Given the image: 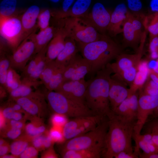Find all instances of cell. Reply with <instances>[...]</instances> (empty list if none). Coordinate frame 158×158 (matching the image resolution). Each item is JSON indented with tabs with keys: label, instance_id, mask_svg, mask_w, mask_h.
Here are the masks:
<instances>
[{
	"label": "cell",
	"instance_id": "cell-26",
	"mask_svg": "<svg viewBox=\"0 0 158 158\" xmlns=\"http://www.w3.org/2000/svg\"><path fill=\"white\" fill-rule=\"evenodd\" d=\"M103 149L101 148L67 150L62 151L64 158H100L102 157Z\"/></svg>",
	"mask_w": 158,
	"mask_h": 158
},
{
	"label": "cell",
	"instance_id": "cell-3",
	"mask_svg": "<svg viewBox=\"0 0 158 158\" xmlns=\"http://www.w3.org/2000/svg\"><path fill=\"white\" fill-rule=\"evenodd\" d=\"M82 56L90 63L89 74L93 76L105 68L122 53L121 46L106 35L99 39L86 44H77Z\"/></svg>",
	"mask_w": 158,
	"mask_h": 158
},
{
	"label": "cell",
	"instance_id": "cell-27",
	"mask_svg": "<svg viewBox=\"0 0 158 158\" xmlns=\"http://www.w3.org/2000/svg\"><path fill=\"white\" fill-rule=\"evenodd\" d=\"M91 1L92 0H77L61 19L70 17H83L89 12Z\"/></svg>",
	"mask_w": 158,
	"mask_h": 158
},
{
	"label": "cell",
	"instance_id": "cell-48",
	"mask_svg": "<svg viewBox=\"0 0 158 158\" xmlns=\"http://www.w3.org/2000/svg\"><path fill=\"white\" fill-rule=\"evenodd\" d=\"M7 121V126L13 128L23 129L25 126L23 121L9 120Z\"/></svg>",
	"mask_w": 158,
	"mask_h": 158
},
{
	"label": "cell",
	"instance_id": "cell-46",
	"mask_svg": "<svg viewBox=\"0 0 158 158\" xmlns=\"http://www.w3.org/2000/svg\"><path fill=\"white\" fill-rule=\"evenodd\" d=\"M44 134H41L33 138L31 140L32 144L38 150H44L43 141Z\"/></svg>",
	"mask_w": 158,
	"mask_h": 158
},
{
	"label": "cell",
	"instance_id": "cell-36",
	"mask_svg": "<svg viewBox=\"0 0 158 158\" xmlns=\"http://www.w3.org/2000/svg\"><path fill=\"white\" fill-rule=\"evenodd\" d=\"M51 16V11L45 8L40 10L37 18V25L40 30L45 29L49 26Z\"/></svg>",
	"mask_w": 158,
	"mask_h": 158
},
{
	"label": "cell",
	"instance_id": "cell-30",
	"mask_svg": "<svg viewBox=\"0 0 158 158\" xmlns=\"http://www.w3.org/2000/svg\"><path fill=\"white\" fill-rule=\"evenodd\" d=\"M17 0H2L0 4V18L15 16Z\"/></svg>",
	"mask_w": 158,
	"mask_h": 158
},
{
	"label": "cell",
	"instance_id": "cell-54",
	"mask_svg": "<svg viewBox=\"0 0 158 158\" xmlns=\"http://www.w3.org/2000/svg\"><path fill=\"white\" fill-rule=\"evenodd\" d=\"M149 130L147 133H158V121H156L149 126Z\"/></svg>",
	"mask_w": 158,
	"mask_h": 158
},
{
	"label": "cell",
	"instance_id": "cell-16",
	"mask_svg": "<svg viewBox=\"0 0 158 158\" xmlns=\"http://www.w3.org/2000/svg\"><path fill=\"white\" fill-rule=\"evenodd\" d=\"M124 83L111 77L110 81L109 99L110 107L114 111L129 95V88Z\"/></svg>",
	"mask_w": 158,
	"mask_h": 158
},
{
	"label": "cell",
	"instance_id": "cell-57",
	"mask_svg": "<svg viewBox=\"0 0 158 158\" xmlns=\"http://www.w3.org/2000/svg\"><path fill=\"white\" fill-rule=\"evenodd\" d=\"M6 119L3 116L1 112L0 111V128L1 129L6 126Z\"/></svg>",
	"mask_w": 158,
	"mask_h": 158
},
{
	"label": "cell",
	"instance_id": "cell-55",
	"mask_svg": "<svg viewBox=\"0 0 158 158\" xmlns=\"http://www.w3.org/2000/svg\"><path fill=\"white\" fill-rule=\"evenodd\" d=\"M150 7L152 11L154 13L158 12V0H151Z\"/></svg>",
	"mask_w": 158,
	"mask_h": 158
},
{
	"label": "cell",
	"instance_id": "cell-43",
	"mask_svg": "<svg viewBox=\"0 0 158 158\" xmlns=\"http://www.w3.org/2000/svg\"><path fill=\"white\" fill-rule=\"evenodd\" d=\"M74 0H64L61 8L56 11L55 17L58 19H61L62 16L69 10L73 5Z\"/></svg>",
	"mask_w": 158,
	"mask_h": 158
},
{
	"label": "cell",
	"instance_id": "cell-21",
	"mask_svg": "<svg viewBox=\"0 0 158 158\" xmlns=\"http://www.w3.org/2000/svg\"><path fill=\"white\" fill-rule=\"evenodd\" d=\"M79 51L76 42L72 38L67 37L63 49L55 60L56 65L65 67Z\"/></svg>",
	"mask_w": 158,
	"mask_h": 158
},
{
	"label": "cell",
	"instance_id": "cell-60",
	"mask_svg": "<svg viewBox=\"0 0 158 158\" xmlns=\"http://www.w3.org/2000/svg\"><path fill=\"white\" fill-rule=\"evenodd\" d=\"M152 112H153L154 113V115L158 117V105L154 110Z\"/></svg>",
	"mask_w": 158,
	"mask_h": 158
},
{
	"label": "cell",
	"instance_id": "cell-8",
	"mask_svg": "<svg viewBox=\"0 0 158 158\" xmlns=\"http://www.w3.org/2000/svg\"><path fill=\"white\" fill-rule=\"evenodd\" d=\"M1 37L13 51L24 40L20 18L16 16L0 18Z\"/></svg>",
	"mask_w": 158,
	"mask_h": 158
},
{
	"label": "cell",
	"instance_id": "cell-2",
	"mask_svg": "<svg viewBox=\"0 0 158 158\" xmlns=\"http://www.w3.org/2000/svg\"><path fill=\"white\" fill-rule=\"evenodd\" d=\"M112 73L106 66L88 81L85 104L94 115L107 117L112 112L109 99L110 81Z\"/></svg>",
	"mask_w": 158,
	"mask_h": 158
},
{
	"label": "cell",
	"instance_id": "cell-23",
	"mask_svg": "<svg viewBox=\"0 0 158 158\" xmlns=\"http://www.w3.org/2000/svg\"><path fill=\"white\" fill-rule=\"evenodd\" d=\"M149 68L147 60H141L135 78L129 88V95L135 94L141 89L149 76Z\"/></svg>",
	"mask_w": 158,
	"mask_h": 158
},
{
	"label": "cell",
	"instance_id": "cell-61",
	"mask_svg": "<svg viewBox=\"0 0 158 158\" xmlns=\"http://www.w3.org/2000/svg\"><path fill=\"white\" fill-rule=\"evenodd\" d=\"M6 142L2 139H1L0 140V145H4Z\"/></svg>",
	"mask_w": 158,
	"mask_h": 158
},
{
	"label": "cell",
	"instance_id": "cell-5",
	"mask_svg": "<svg viewBox=\"0 0 158 158\" xmlns=\"http://www.w3.org/2000/svg\"><path fill=\"white\" fill-rule=\"evenodd\" d=\"M44 95L48 105L56 113L72 118L95 115L85 105L75 102L58 92L47 89Z\"/></svg>",
	"mask_w": 158,
	"mask_h": 158
},
{
	"label": "cell",
	"instance_id": "cell-14",
	"mask_svg": "<svg viewBox=\"0 0 158 158\" xmlns=\"http://www.w3.org/2000/svg\"><path fill=\"white\" fill-rule=\"evenodd\" d=\"M45 98L44 94L36 90L28 96L13 100L20 105L28 114L37 116L47 108Z\"/></svg>",
	"mask_w": 158,
	"mask_h": 158
},
{
	"label": "cell",
	"instance_id": "cell-58",
	"mask_svg": "<svg viewBox=\"0 0 158 158\" xmlns=\"http://www.w3.org/2000/svg\"><path fill=\"white\" fill-rule=\"evenodd\" d=\"M7 91V90L2 85H0L1 98H3L6 96Z\"/></svg>",
	"mask_w": 158,
	"mask_h": 158
},
{
	"label": "cell",
	"instance_id": "cell-51",
	"mask_svg": "<svg viewBox=\"0 0 158 158\" xmlns=\"http://www.w3.org/2000/svg\"><path fill=\"white\" fill-rule=\"evenodd\" d=\"M138 156L134 152L133 153H130L125 152H119L114 157L115 158H138Z\"/></svg>",
	"mask_w": 158,
	"mask_h": 158
},
{
	"label": "cell",
	"instance_id": "cell-9",
	"mask_svg": "<svg viewBox=\"0 0 158 158\" xmlns=\"http://www.w3.org/2000/svg\"><path fill=\"white\" fill-rule=\"evenodd\" d=\"M35 50V44L31 33L13 51L10 56L11 67L22 71L30 58L34 55Z\"/></svg>",
	"mask_w": 158,
	"mask_h": 158
},
{
	"label": "cell",
	"instance_id": "cell-50",
	"mask_svg": "<svg viewBox=\"0 0 158 158\" xmlns=\"http://www.w3.org/2000/svg\"><path fill=\"white\" fill-rule=\"evenodd\" d=\"M42 157L45 158H57L58 157V156L52 147L48 149L43 154Z\"/></svg>",
	"mask_w": 158,
	"mask_h": 158
},
{
	"label": "cell",
	"instance_id": "cell-38",
	"mask_svg": "<svg viewBox=\"0 0 158 158\" xmlns=\"http://www.w3.org/2000/svg\"><path fill=\"white\" fill-rule=\"evenodd\" d=\"M127 15L137 34L140 37H142L144 32L142 31L143 24L140 18L142 17V16L135 15L131 13L128 11Z\"/></svg>",
	"mask_w": 158,
	"mask_h": 158
},
{
	"label": "cell",
	"instance_id": "cell-1",
	"mask_svg": "<svg viewBox=\"0 0 158 158\" xmlns=\"http://www.w3.org/2000/svg\"><path fill=\"white\" fill-rule=\"evenodd\" d=\"M107 117L108 127L102 157L114 158L122 152L134 153L132 139L136 121L128 120L113 111Z\"/></svg>",
	"mask_w": 158,
	"mask_h": 158
},
{
	"label": "cell",
	"instance_id": "cell-4",
	"mask_svg": "<svg viewBox=\"0 0 158 158\" xmlns=\"http://www.w3.org/2000/svg\"><path fill=\"white\" fill-rule=\"evenodd\" d=\"M108 127L107 117L94 129L67 140L63 146L62 151L94 148L104 150Z\"/></svg>",
	"mask_w": 158,
	"mask_h": 158
},
{
	"label": "cell",
	"instance_id": "cell-19",
	"mask_svg": "<svg viewBox=\"0 0 158 158\" xmlns=\"http://www.w3.org/2000/svg\"><path fill=\"white\" fill-rule=\"evenodd\" d=\"M126 5L121 3L117 5L112 12L107 31L111 35L115 36L122 32L123 24L127 18L128 11Z\"/></svg>",
	"mask_w": 158,
	"mask_h": 158
},
{
	"label": "cell",
	"instance_id": "cell-32",
	"mask_svg": "<svg viewBox=\"0 0 158 158\" xmlns=\"http://www.w3.org/2000/svg\"><path fill=\"white\" fill-rule=\"evenodd\" d=\"M30 139L25 135L17 138L10 145V152L12 154L17 157L30 145Z\"/></svg>",
	"mask_w": 158,
	"mask_h": 158
},
{
	"label": "cell",
	"instance_id": "cell-34",
	"mask_svg": "<svg viewBox=\"0 0 158 158\" xmlns=\"http://www.w3.org/2000/svg\"><path fill=\"white\" fill-rule=\"evenodd\" d=\"M55 60L47 61L40 79L45 87L49 83L56 68Z\"/></svg>",
	"mask_w": 158,
	"mask_h": 158
},
{
	"label": "cell",
	"instance_id": "cell-45",
	"mask_svg": "<svg viewBox=\"0 0 158 158\" xmlns=\"http://www.w3.org/2000/svg\"><path fill=\"white\" fill-rule=\"evenodd\" d=\"M38 150L33 146L29 145L20 154L21 158H35L37 157Z\"/></svg>",
	"mask_w": 158,
	"mask_h": 158
},
{
	"label": "cell",
	"instance_id": "cell-17",
	"mask_svg": "<svg viewBox=\"0 0 158 158\" xmlns=\"http://www.w3.org/2000/svg\"><path fill=\"white\" fill-rule=\"evenodd\" d=\"M138 93L128 96L114 111L115 114L131 121H136Z\"/></svg>",
	"mask_w": 158,
	"mask_h": 158
},
{
	"label": "cell",
	"instance_id": "cell-52",
	"mask_svg": "<svg viewBox=\"0 0 158 158\" xmlns=\"http://www.w3.org/2000/svg\"><path fill=\"white\" fill-rule=\"evenodd\" d=\"M9 151H10V146L7 142L0 145V157L7 154Z\"/></svg>",
	"mask_w": 158,
	"mask_h": 158
},
{
	"label": "cell",
	"instance_id": "cell-35",
	"mask_svg": "<svg viewBox=\"0 0 158 158\" xmlns=\"http://www.w3.org/2000/svg\"><path fill=\"white\" fill-rule=\"evenodd\" d=\"M65 68V67L57 66L50 81L46 87L47 89L49 91H54L61 85L63 81Z\"/></svg>",
	"mask_w": 158,
	"mask_h": 158
},
{
	"label": "cell",
	"instance_id": "cell-42",
	"mask_svg": "<svg viewBox=\"0 0 158 158\" xmlns=\"http://www.w3.org/2000/svg\"><path fill=\"white\" fill-rule=\"evenodd\" d=\"M128 8L133 14L141 16L140 13L142 8V4L140 0H127Z\"/></svg>",
	"mask_w": 158,
	"mask_h": 158
},
{
	"label": "cell",
	"instance_id": "cell-11",
	"mask_svg": "<svg viewBox=\"0 0 158 158\" xmlns=\"http://www.w3.org/2000/svg\"><path fill=\"white\" fill-rule=\"evenodd\" d=\"M111 13L102 4L97 2L94 5L91 11L82 18L99 33L105 35L110 23Z\"/></svg>",
	"mask_w": 158,
	"mask_h": 158
},
{
	"label": "cell",
	"instance_id": "cell-25",
	"mask_svg": "<svg viewBox=\"0 0 158 158\" xmlns=\"http://www.w3.org/2000/svg\"><path fill=\"white\" fill-rule=\"evenodd\" d=\"M41 84L40 82H34L27 78H22L21 85L9 93L10 99L14 100L28 96L33 91L32 87L37 88Z\"/></svg>",
	"mask_w": 158,
	"mask_h": 158
},
{
	"label": "cell",
	"instance_id": "cell-41",
	"mask_svg": "<svg viewBox=\"0 0 158 158\" xmlns=\"http://www.w3.org/2000/svg\"><path fill=\"white\" fill-rule=\"evenodd\" d=\"M60 127L53 126L49 132V135L54 142H61L65 140L62 130H61Z\"/></svg>",
	"mask_w": 158,
	"mask_h": 158
},
{
	"label": "cell",
	"instance_id": "cell-40",
	"mask_svg": "<svg viewBox=\"0 0 158 158\" xmlns=\"http://www.w3.org/2000/svg\"><path fill=\"white\" fill-rule=\"evenodd\" d=\"M22 129L12 128L7 125L3 129L4 136L11 139H16L20 135Z\"/></svg>",
	"mask_w": 158,
	"mask_h": 158
},
{
	"label": "cell",
	"instance_id": "cell-62",
	"mask_svg": "<svg viewBox=\"0 0 158 158\" xmlns=\"http://www.w3.org/2000/svg\"><path fill=\"white\" fill-rule=\"evenodd\" d=\"M51 1L54 3H57L59 2L60 0H49Z\"/></svg>",
	"mask_w": 158,
	"mask_h": 158
},
{
	"label": "cell",
	"instance_id": "cell-59",
	"mask_svg": "<svg viewBox=\"0 0 158 158\" xmlns=\"http://www.w3.org/2000/svg\"><path fill=\"white\" fill-rule=\"evenodd\" d=\"M1 158H15L17 157L16 156L13 155H5L0 157Z\"/></svg>",
	"mask_w": 158,
	"mask_h": 158
},
{
	"label": "cell",
	"instance_id": "cell-12",
	"mask_svg": "<svg viewBox=\"0 0 158 158\" xmlns=\"http://www.w3.org/2000/svg\"><path fill=\"white\" fill-rule=\"evenodd\" d=\"M88 85V81L85 79L69 80L63 82L54 91L75 102L85 105V97Z\"/></svg>",
	"mask_w": 158,
	"mask_h": 158
},
{
	"label": "cell",
	"instance_id": "cell-53",
	"mask_svg": "<svg viewBox=\"0 0 158 158\" xmlns=\"http://www.w3.org/2000/svg\"><path fill=\"white\" fill-rule=\"evenodd\" d=\"M148 77L158 85V73L153 70L149 68Z\"/></svg>",
	"mask_w": 158,
	"mask_h": 158
},
{
	"label": "cell",
	"instance_id": "cell-18",
	"mask_svg": "<svg viewBox=\"0 0 158 158\" xmlns=\"http://www.w3.org/2000/svg\"><path fill=\"white\" fill-rule=\"evenodd\" d=\"M67 34L62 27L57 29L52 39L48 44L46 57L47 61L55 60L63 49Z\"/></svg>",
	"mask_w": 158,
	"mask_h": 158
},
{
	"label": "cell",
	"instance_id": "cell-44",
	"mask_svg": "<svg viewBox=\"0 0 158 158\" xmlns=\"http://www.w3.org/2000/svg\"><path fill=\"white\" fill-rule=\"evenodd\" d=\"M65 115L55 113L52 116L51 120L53 126L59 127L63 126L68 121Z\"/></svg>",
	"mask_w": 158,
	"mask_h": 158
},
{
	"label": "cell",
	"instance_id": "cell-49",
	"mask_svg": "<svg viewBox=\"0 0 158 158\" xmlns=\"http://www.w3.org/2000/svg\"><path fill=\"white\" fill-rule=\"evenodd\" d=\"M54 142L49 135V132H46L44 134L43 141L44 150L53 147Z\"/></svg>",
	"mask_w": 158,
	"mask_h": 158
},
{
	"label": "cell",
	"instance_id": "cell-13",
	"mask_svg": "<svg viewBox=\"0 0 158 158\" xmlns=\"http://www.w3.org/2000/svg\"><path fill=\"white\" fill-rule=\"evenodd\" d=\"M91 68L90 62L78 53L65 67L63 82L85 79V75L90 73Z\"/></svg>",
	"mask_w": 158,
	"mask_h": 158
},
{
	"label": "cell",
	"instance_id": "cell-31",
	"mask_svg": "<svg viewBox=\"0 0 158 158\" xmlns=\"http://www.w3.org/2000/svg\"><path fill=\"white\" fill-rule=\"evenodd\" d=\"M10 56L0 49V83L5 88L8 71L11 67Z\"/></svg>",
	"mask_w": 158,
	"mask_h": 158
},
{
	"label": "cell",
	"instance_id": "cell-6",
	"mask_svg": "<svg viewBox=\"0 0 158 158\" xmlns=\"http://www.w3.org/2000/svg\"><path fill=\"white\" fill-rule=\"evenodd\" d=\"M68 37L77 44H86L100 39L103 35L99 33L82 17H68L62 19Z\"/></svg>",
	"mask_w": 158,
	"mask_h": 158
},
{
	"label": "cell",
	"instance_id": "cell-37",
	"mask_svg": "<svg viewBox=\"0 0 158 158\" xmlns=\"http://www.w3.org/2000/svg\"><path fill=\"white\" fill-rule=\"evenodd\" d=\"M46 52L42 55L40 59L32 74L29 78H26L34 81H40L38 79H40V77L44 68L46 63Z\"/></svg>",
	"mask_w": 158,
	"mask_h": 158
},
{
	"label": "cell",
	"instance_id": "cell-15",
	"mask_svg": "<svg viewBox=\"0 0 158 158\" xmlns=\"http://www.w3.org/2000/svg\"><path fill=\"white\" fill-rule=\"evenodd\" d=\"M145 42L141 41L138 49L134 54L121 53L116 58L114 63L108 64V66L112 73H119L138 65L141 61Z\"/></svg>",
	"mask_w": 158,
	"mask_h": 158
},
{
	"label": "cell",
	"instance_id": "cell-33",
	"mask_svg": "<svg viewBox=\"0 0 158 158\" xmlns=\"http://www.w3.org/2000/svg\"><path fill=\"white\" fill-rule=\"evenodd\" d=\"M47 46L35 55L34 57L27 63L22 71V78H29L34 71L37 63L42 55L46 52Z\"/></svg>",
	"mask_w": 158,
	"mask_h": 158
},
{
	"label": "cell",
	"instance_id": "cell-7",
	"mask_svg": "<svg viewBox=\"0 0 158 158\" xmlns=\"http://www.w3.org/2000/svg\"><path fill=\"white\" fill-rule=\"evenodd\" d=\"M106 118L92 115L73 118L63 126L62 132L64 137L67 140L92 130Z\"/></svg>",
	"mask_w": 158,
	"mask_h": 158
},
{
	"label": "cell",
	"instance_id": "cell-47",
	"mask_svg": "<svg viewBox=\"0 0 158 158\" xmlns=\"http://www.w3.org/2000/svg\"><path fill=\"white\" fill-rule=\"evenodd\" d=\"M1 111L6 120H8L12 119L15 111L7 104V106Z\"/></svg>",
	"mask_w": 158,
	"mask_h": 158
},
{
	"label": "cell",
	"instance_id": "cell-24",
	"mask_svg": "<svg viewBox=\"0 0 158 158\" xmlns=\"http://www.w3.org/2000/svg\"><path fill=\"white\" fill-rule=\"evenodd\" d=\"M56 30L53 27L49 26L45 29L40 30L37 34L32 33L35 45L34 55L48 45L54 37Z\"/></svg>",
	"mask_w": 158,
	"mask_h": 158
},
{
	"label": "cell",
	"instance_id": "cell-29",
	"mask_svg": "<svg viewBox=\"0 0 158 158\" xmlns=\"http://www.w3.org/2000/svg\"><path fill=\"white\" fill-rule=\"evenodd\" d=\"M22 83V77L16 71L10 67L7 75L5 88L9 93L19 86Z\"/></svg>",
	"mask_w": 158,
	"mask_h": 158
},
{
	"label": "cell",
	"instance_id": "cell-20",
	"mask_svg": "<svg viewBox=\"0 0 158 158\" xmlns=\"http://www.w3.org/2000/svg\"><path fill=\"white\" fill-rule=\"evenodd\" d=\"M40 11L38 6L33 5L29 7L22 15L20 19L23 32L24 40L32 33Z\"/></svg>",
	"mask_w": 158,
	"mask_h": 158
},
{
	"label": "cell",
	"instance_id": "cell-22",
	"mask_svg": "<svg viewBox=\"0 0 158 158\" xmlns=\"http://www.w3.org/2000/svg\"><path fill=\"white\" fill-rule=\"evenodd\" d=\"M123 44L125 47H130L136 52L140 42V37L134 29L127 14V18L123 24Z\"/></svg>",
	"mask_w": 158,
	"mask_h": 158
},
{
	"label": "cell",
	"instance_id": "cell-56",
	"mask_svg": "<svg viewBox=\"0 0 158 158\" xmlns=\"http://www.w3.org/2000/svg\"><path fill=\"white\" fill-rule=\"evenodd\" d=\"M152 135V141L158 149V133H149Z\"/></svg>",
	"mask_w": 158,
	"mask_h": 158
},
{
	"label": "cell",
	"instance_id": "cell-28",
	"mask_svg": "<svg viewBox=\"0 0 158 158\" xmlns=\"http://www.w3.org/2000/svg\"><path fill=\"white\" fill-rule=\"evenodd\" d=\"M32 122L25 127V136L31 141L34 137L46 132V128L42 124L40 119L35 116L32 119Z\"/></svg>",
	"mask_w": 158,
	"mask_h": 158
},
{
	"label": "cell",
	"instance_id": "cell-10",
	"mask_svg": "<svg viewBox=\"0 0 158 158\" xmlns=\"http://www.w3.org/2000/svg\"><path fill=\"white\" fill-rule=\"evenodd\" d=\"M138 95L137 119L133 138L141 134L149 115L158 105V94L155 95Z\"/></svg>",
	"mask_w": 158,
	"mask_h": 158
},
{
	"label": "cell",
	"instance_id": "cell-63",
	"mask_svg": "<svg viewBox=\"0 0 158 158\" xmlns=\"http://www.w3.org/2000/svg\"><path fill=\"white\" fill-rule=\"evenodd\" d=\"M156 61L157 63V66H158V58L157 59V60H156Z\"/></svg>",
	"mask_w": 158,
	"mask_h": 158
},
{
	"label": "cell",
	"instance_id": "cell-39",
	"mask_svg": "<svg viewBox=\"0 0 158 158\" xmlns=\"http://www.w3.org/2000/svg\"><path fill=\"white\" fill-rule=\"evenodd\" d=\"M150 57L152 59L158 58V36H150L149 45Z\"/></svg>",
	"mask_w": 158,
	"mask_h": 158
}]
</instances>
